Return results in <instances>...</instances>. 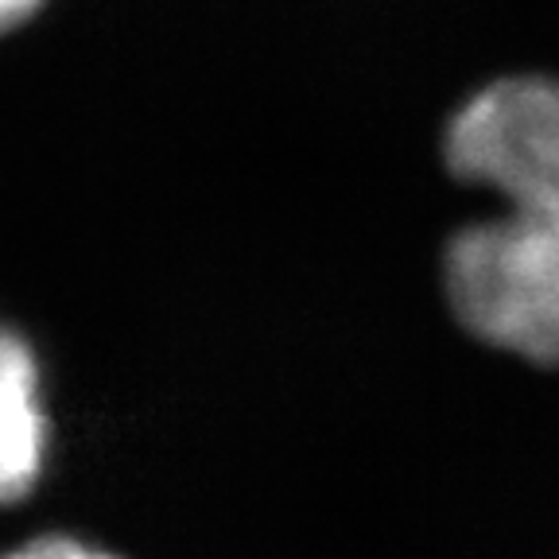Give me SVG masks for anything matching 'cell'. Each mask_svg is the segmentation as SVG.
Listing matches in <instances>:
<instances>
[{
  "label": "cell",
  "instance_id": "obj_1",
  "mask_svg": "<svg viewBox=\"0 0 559 559\" xmlns=\"http://www.w3.org/2000/svg\"><path fill=\"white\" fill-rule=\"evenodd\" d=\"M447 175L498 206L443 245V296L466 338L559 366V74L481 82L443 124Z\"/></svg>",
  "mask_w": 559,
  "mask_h": 559
},
{
  "label": "cell",
  "instance_id": "obj_2",
  "mask_svg": "<svg viewBox=\"0 0 559 559\" xmlns=\"http://www.w3.org/2000/svg\"><path fill=\"white\" fill-rule=\"evenodd\" d=\"M51 419L32 346L0 326V506H16L44 478Z\"/></svg>",
  "mask_w": 559,
  "mask_h": 559
},
{
  "label": "cell",
  "instance_id": "obj_3",
  "mask_svg": "<svg viewBox=\"0 0 559 559\" xmlns=\"http://www.w3.org/2000/svg\"><path fill=\"white\" fill-rule=\"evenodd\" d=\"M0 559H124V556L70 533H39V536H27L16 548H9Z\"/></svg>",
  "mask_w": 559,
  "mask_h": 559
},
{
  "label": "cell",
  "instance_id": "obj_4",
  "mask_svg": "<svg viewBox=\"0 0 559 559\" xmlns=\"http://www.w3.org/2000/svg\"><path fill=\"white\" fill-rule=\"evenodd\" d=\"M44 0H0V32H12L20 27Z\"/></svg>",
  "mask_w": 559,
  "mask_h": 559
}]
</instances>
